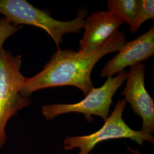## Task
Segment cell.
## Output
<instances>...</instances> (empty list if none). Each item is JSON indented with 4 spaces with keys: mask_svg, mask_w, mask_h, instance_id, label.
<instances>
[{
    "mask_svg": "<svg viewBox=\"0 0 154 154\" xmlns=\"http://www.w3.org/2000/svg\"><path fill=\"white\" fill-rule=\"evenodd\" d=\"M125 42V34L117 30L99 48L88 54L70 49L57 50L41 72L25 78L21 93L30 97L41 89L72 86L86 96L94 88L91 73L95 64L105 55L119 51Z\"/></svg>",
    "mask_w": 154,
    "mask_h": 154,
    "instance_id": "6da1fadb",
    "label": "cell"
},
{
    "mask_svg": "<svg viewBox=\"0 0 154 154\" xmlns=\"http://www.w3.org/2000/svg\"><path fill=\"white\" fill-rule=\"evenodd\" d=\"M0 14L17 26L28 25L42 29L53 39L57 50H59L64 34L81 32L88 16V11L86 8L80 9L74 20L61 21L54 20L47 12L35 8L25 0H0Z\"/></svg>",
    "mask_w": 154,
    "mask_h": 154,
    "instance_id": "7a4b0ae2",
    "label": "cell"
},
{
    "mask_svg": "<svg viewBox=\"0 0 154 154\" xmlns=\"http://www.w3.org/2000/svg\"><path fill=\"white\" fill-rule=\"evenodd\" d=\"M22 58L4 48L0 49V150L7 141L9 121L29 106L32 100L23 95L21 88L25 78L21 72Z\"/></svg>",
    "mask_w": 154,
    "mask_h": 154,
    "instance_id": "3957f363",
    "label": "cell"
},
{
    "mask_svg": "<svg viewBox=\"0 0 154 154\" xmlns=\"http://www.w3.org/2000/svg\"><path fill=\"white\" fill-rule=\"evenodd\" d=\"M126 103L124 99L119 100L103 126L95 132L86 135L67 137L63 140L64 149H78L76 154H89L100 142L120 139H129L139 146L146 142L154 144L152 134L143 130H133L123 120L122 116Z\"/></svg>",
    "mask_w": 154,
    "mask_h": 154,
    "instance_id": "277c9868",
    "label": "cell"
},
{
    "mask_svg": "<svg viewBox=\"0 0 154 154\" xmlns=\"http://www.w3.org/2000/svg\"><path fill=\"white\" fill-rule=\"evenodd\" d=\"M127 72L123 70L116 77H107L102 86L93 90L81 101L75 103H56L45 105L42 114L48 120L67 113L76 112L85 116L87 121H93L92 116H98L105 121L108 118L112 98L116 92L126 81Z\"/></svg>",
    "mask_w": 154,
    "mask_h": 154,
    "instance_id": "5b68a950",
    "label": "cell"
},
{
    "mask_svg": "<svg viewBox=\"0 0 154 154\" xmlns=\"http://www.w3.org/2000/svg\"><path fill=\"white\" fill-rule=\"evenodd\" d=\"M145 67L139 63L127 72L126 87L122 92L124 100L131 106L134 112L142 119V130L154 132V102L145 88Z\"/></svg>",
    "mask_w": 154,
    "mask_h": 154,
    "instance_id": "8992f818",
    "label": "cell"
},
{
    "mask_svg": "<svg viewBox=\"0 0 154 154\" xmlns=\"http://www.w3.org/2000/svg\"><path fill=\"white\" fill-rule=\"evenodd\" d=\"M154 54V26L137 38L125 44L119 53L108 61L100 72L103 78L112 77L128 66H135L152 57Z\"/></svg>",
    "mask_w": 154,
    "mask_h": 154,
    "instance_id": "52a82bcc",
    "label": "cell"
},
{
    "mask_svg": "<svg viewBox=\"0 0 154 154\" xmlns=\"http://www.w3.org/2000/svg\"><path fill=\"white\" fill-rule=\"evenodd\" d=\"M124 22L112 11H97L85 20V32L79 41V52L88 54L99 48L118 30Z\"/></svg>",
    "mask_w": 154,
    "mask_h": 154,
    "instance_id": "ba28073f",
    "label": "cell"
},
{
    "mask_svg": "<svg viewBox=\"0 0 154 154\" xmlns=\"http://www.w3.org/2000/svg\"><path fill=\"white\" fill-rule=\"evenodd\" d=\"M140 5V0H109V11L119 17L123 22L130 26L135 20Z\"/></svg>",
    "mask_w": 154,
    "mask_h": 154,
    "instance_id": "9c48e42d",
    "label": "cell"
},
{
    "mask_svg": "<svg viewBox=\"0 0 154 154\" xmlns=\"http://www.w3.org/2000/svg\"><path fill=\"white\" fill-rule=\"evenodd\" d=\"M154 18V0H140L138 13L132 24L130 26V31L132 33L137 32L144 22Z\"/></svg>",
    "mask_w": 154,
    "mask_h": 154,
    "instance_id": "30bf717a",
    "label": "cell"
},
{
    "mask_svg": "<svg viewBox=\"0 0 154 154\" xmlns=\"http://www.w3.org/2000/svg\"><path fill=\"white\" fill-rule=\"evenodd\" d=\"M22 28L13 25L5 17L0 18V49L4 48L3 46L7 39L16 33Z\"/></svg>",
    "mask_w": 154,
    "mask_h": 154,
    "instance_id": "8fae6325",
    "label": "cell"
},
{
    "mask_svg": "<svg viewBox=\"0 0 154 154\" xmlns=\"http://www.w3.org/2000/svg\"><path fill=\"white\" fill-rule=\"evenodd\" d=\"M127 149L130 152H131L132 154H142V153L137 149H131L130 147L129 146H127Z\"/></svg>",
    "mask_w": 154,
    "mask_h": 154,
    "instance_id": "7c38bea8",
    "label": "cell"
}]
</instances>
